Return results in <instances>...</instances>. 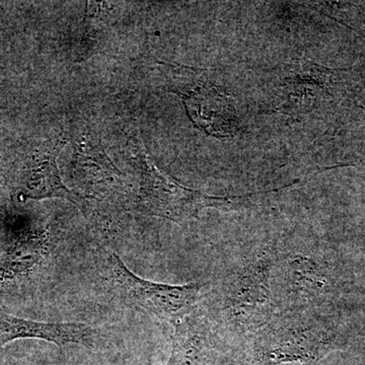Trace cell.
I'll return each instance as SVG.
<instances>
[{
  "instance_id": "cell-1",
  "label": "cell",
  "mask_w": 365,
  "mask_h": 365,
  "mask_svg": "<svg viewBox=\"0 0 365 365\" xmlns=\"http://www.w3.org/2000/svg\"><path fill=\"white\" fill-rule=\"evenodd\" d=\"M339 323L329 317L292 314L274 319L259 332L255 343L257 365L302 362L314 365L329 352L345 345Z\"/></svg>"
},
{
  "instance_id": "cell-2",
  "label": "cell",
  "mask_w": 365,
  "mask_h": 365,
  "mask_svg": "<svg viewBox=\"0 0 365 365\" xmlns=\"http://www.w3.org/2000/svg\"><path fill=\"white\" fill-rule=\"evenodd\" d=\"M103 273L115 294L130 307L176 326L194 311L203 284L170 285L143 279L112 250L102 252Z\"/></svg>"
},
{
  "instance_id": "cell-3",
  "label": "cell",
  "mask_w": 365,
  "mask_h": 365,
  "mask_svg": "<svg viewBox=\"0 0 365 365\" xmlns=\"http://www.w3.org/2000/svg\"><path fill=\"white\" fill-rule=\"evenodd\" d=\"M172 78L169 90L181 96L191 119L210 135L228 137L235 133L237 115L234 102L207 71L167 66Z\"/></svg>"
},
{
  "instance_id": "cell-4",
  "label": "cell",
  "mask_w": 365,
  "mask_h": 365,
  "mask_svg": "<svg viewBox=\"0 0 365 365\" xmlns=\"http://www.w3.org/2000/svg\"><path fill=\"white\" fill-rule=\"evenodd\" d=\"M240 197L209 196L182 187L153 167L144 172L138 208L148 215L182 222L198 216L204 208L220 207Z\"/></svg>"
},
{
  "instance_id": "cell-5",
  "label": "cell",
  "mask_w": 365,
  "mask_h": 365,
  "mask_svg": "<svg viewBox=\"0 0 365 365\" xmlns=\"http://www.w3.org/2000/svg\"><path fill=\"white\" fill-rule=\"evenodd\" d=\"M270 272V261H255L228 282L225 307L227 318L242 330H257L267 325L271 319Z\"/></svg>"
},
{
  "instance_id": "cell-6",
  "label": "cell",
  "mask_w": 365,
  "mask_h": 365,
  "mask_svg": "<svg viewBox=\"0 0 365 365\" xmlns=\"http://www.w3.org/2000/svg\"><path fill=\"white\" fill-rule=\"evenodd\" d=\"M345 71L309 62L281 67L276 71L274 81L276 106L284 114H307L317 103L333 91L341 73Z\"/></svg>"
},
{
  "instance_id": "cell-7",
  "label": "cell",
  "mask_w": 365,
  "mask_h": 365,
  "mask_svg": "<svg viewBox=\"0 0 365 365\" xmlns=\"http://www.w3.org/2000/svg\"><path fill=\"white\" fill-rule=\"evenodd\" d=\"M4 239L6 250L0 258V294L39 270L51 251L46 230L18 227L14 220Z\"/></svg>"
},
{
  "instance_id": "cell-8",
  "label": "cell",
  "mask_w": 365,
  "mask_h": 365,
  "mask_svg": "<svg viewBox=\"0 0 365 365\" xmlns=\"http://www.w3.org/2000/svg\"><path fill=\"white\" fill-rule=\"evenodd\" d=\"M97 336L93 327L83 323H41L0 312V346L19 339H40L60 349L69 343L91 345Z\"/></svg>"
},
{
  "instance_id": "cell-9",
  "label": "cell",
  "mask_w": 365,
  "mask_h": 365,
  "mask_svg": "<svg viewBox=\"0 0 365 365\" xmlns=\"http://www.w3.org/2000/svg\"><path fill=\"white\" fill-rule=\"evenodd\" d=\"M210 330L204 319L189 314L175 326L172 354L167 365H207Z\"/></svg>"
},
{
  "instance_id": "cell-10",
  "label": "cell",
  "mask_w": 365,
  "mask_h": 365,
  "mask_svg": "<svg viewBox=\"0 0 365 365\" xmlns=\"http://www.w3.org/2000/svg\"><path fill=\"white\" fill-rule=\"evenodd\" d=\"M285 275L288 287L299 299H314L329 289L328 274L316 261L306 256H295L287 261Z\"/></svg>"
},
{
  "instance_id": "cell-11",
  "label": "cell",
  "mask_w": 365,
  "mask_h": 365,
  "mask_svg": "<svg viewBox=\"0 0 365 365\" xmlns=\"http://www.w3.org/2000/svg\"><path fill=\"white\" fill-rule=\"evenodd\" d=\"M11 215L7 212L6 208L0 207V235L4 237V235H6L7 227H9V223H11Z\"/></svg>"
},
{
  "instance_id": "cell-12",
  "label": "cell",
  "mask_w": 365,
  "mask_h": 365,
  "mask_svg": "<svg viewBox=\"0 0 365 365\" xmlns=\"http://www.w3.org/2000/svg\"><path fill=\"white\" fill-rule=\"evenodd\" d=\"M357 165H362V167H365V160H355V162H350L347 163H340V165H334V167L331 168H325L323 169L324 170L335 169V168H343V167H357Z\"/></svg>"
}]
</instances>
